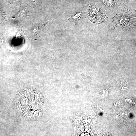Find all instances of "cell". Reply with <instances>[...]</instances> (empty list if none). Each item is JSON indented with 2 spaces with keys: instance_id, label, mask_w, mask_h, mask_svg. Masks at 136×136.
I'll return each mask as SVG.
<instances>
[{
  "instance_id": "3957f363",
  "label": "cell",
  "mask_w": 136,
  "mask_h": 136,
  "mask_svg": "<svg viewBox=\"0 0 136 136\" xmlns=\"http://www.w3.org/2000/svg\"><path fill=\"white\" fill-rule=\"evenodd\" d=\"M81 16V13L80 12L78 13L73 15L70 18V20L72 21H76L80 19Z\"/></svg>"
},
{
  "instance_id": "6da1fadb",
  "label": "cell",
  "mask_w": 136,
  "mask_h": 136,
  "mask_svg": "<svg viewBox=\"0 0 136 136\" xmlns=\"http://www.w3.org/2000/svg\"><path fill=\"white\" fill-rule=\"evenodd\" d=\"M89 15L90 19L94 22H102L105 21L107 17L104 11L95 6L91 8Z\"/></svg>"
},
{
  "instance_id": "7a4b0ae2",
  "label": "cell",
  "mask_w": 136,
  "mask_h": 136,
  "mask_svg": "<svg viewBox=\"0 0 136 136\" xmlns=\"http://www.w3.org/2000/svg\"><path fill=\"white\" fill-rule=\"evenodd\" d=\"M35 6V4L34 1H32L28 4L20 5L19 11L15 15L13 16V18H16L24 14H29Z\"/></svg>"
},
{
  "instance_id": "5b68a950",
  "label": "cell",
  "mask_w": 136,
  "mask_h": 136,
  "mask_svg": "<svg viewBox=\"0 0 136 136\" xmlns=\"http://www.w3.org/2000/svg\"><path fill=\"white\" fill-rule=\"evenodd\" d=\"M15 0H7L6 2L9 3L10 4H12Z\"/></svg>"
},
{
  "instance_id": "8992f818",
  "label": "cell",
  "mask_w": 136,
  "mask_h": 136,
  "mask_svg": "<svg viewBox=\"0 0 136 136\" xmlns=\"http://www.w3.org/2000/svg\"><path fill=\"white\" fill-rule=\"evenodd\" d=\"M30 110H31V111H32V109H31Z\"/></svg>"
},
{
  "instance_id": "277c9868",
  "label": "cell",
  "mask_w": 136,
  "mask_h": 136,
  "mask_svg": "<svg viewBox=\"0 0 136 136\" xmlns=\"http://www.w3.org/2000/svg\"><path fill=\"white\" fill-rule=\"evenodd\" d=\"M104 4L108 6L112 5L114 3L113 0H106L104 1Z\"/></svg>"
}]
</instances>
